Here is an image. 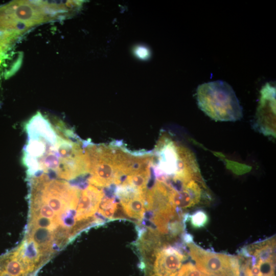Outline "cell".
Listing matches in <instances>:
<instances>
[{"mask_svg": "<svg viewBox=\"0 0 276 276\" xmlns=\"http://www.w3.org/2000/svg\"><path fill=\"white\" fill-rule=\"evenodd\" d=\"M199 108L216 121L240 120L242 107L232 87L227 82L217 80L200 84L196 89Z\"/></svg>", "mask_w": 276, "mask_h": 276, "instance_id": "6da1fadb", "label": "cell"}, {"mask_svg": "<svg viewBox=\"0 0 276 276\" xmlns=\"http://www.w3.org/2000/svg\"><path fill=\"white\" fill-rule=\"evenodd\" d=\"M54 18L39 1H14L0 6V31L22 34L32 27Z\"/></svg>", "mask_w": 276, "mask_h": 276, "instance_id": "7a4b0ae2", "label": "cell"}, {"mask_svg": "<svg viewBox=\"0 0 276 276\" xmlns=\"http://www.w3.org/2000/svg\"><path fill=\"white\" fill-rule=\"evenodd\" d=\"M89 160V182L96 187L119 185L115 149L87 143L85 146Z\"/></svg>", "mask_w": 276, "mask_h": 276, "instance_id": "3957f363", "label": "cell"}, {"mask_svg": "<svg viewBox=\"0 0 276 276\" xmlns=\"http://www.w3.org/2000/svg\"><path fill=\"white\" fill-rule=\"evenodd\" d=\"M189 255L201 272L210 276H240L237 257L203 249L193 243L187 244Z\"/></svg>", "mask_w": 276, "mask_h": 276, "instance_id": "277c9868", "label": "cell"}, {"mask_svg": "<svg viewBox=\"0 0 276 276\" xmlns=\"http://www.w3.org/2000/svg\"><path fill=\"white\" fill-rule=\"evenodd\" d=\"M252 127L266 136L275 137V87L269 83L261 88Z\"/></svg>", "mask_w": 276, "mask_h": 276, "instance_id": "5b68a950", "label": "cell"}, {"mask_svg": "<svg viewBox=\"0 0 276 276\" xmlns=\"http://www.w3.org/2000/svg\"><path fill=\"white\" fill-rule=\"evenodd\" d=\"M186 256L179 247H164L145 263H142L143 269L146 268V276H176Z\"/></svg>", "mask_w": 276, "mask_h": 276, "instance_id": "8992f818", "label": "cell"}, {"mask_svg": "<svg viewBox=\"0 0 276 276\" xmlns=\"http://www.w3.org/2000/svg\"><path fill=\"white\" fill-rule=\"evenodd\" d=\"M150 177V167L128 175L120 185H126L140 191L146 190Z\"/></svg>", "mask_w": 276, "mask_h": 276, "instance_id": "52a82bcc", "label": "cell"}, {"mask_svg": "<svg viewBox=\"0 0 276 276\" xmlns=\"http://www.w3.org/2000/svg\"><path fill=\"white\" fill-rule=\"evenodd\" d=\"M254 256L258 262H264L274 259L275 240L273 238L262 242L255 245Z\"/></svg>", "mask_w": 276, "mask_h": 276, "instance_id": "ba28073f", "label": "cell"}, {"mask_svg": "<svg viewBox=\"0 0 276 276\" xmlns=\"http://www.w3.org/2000/svg\"><path fill=\"white\" fill-rule=\"evenodd\" d=\"M118 209V203L113 198H103L99 208V213L106 219H112Z\"/></svg>", "mask_w": 276, "mask_h": 276, "instance_id": "9c48e42d", "label": "cell"}, {"mask_svg": "<svg viewBox=\"0 0 276 276\" xmlns=\"http://www.w3.org/2000/svg\"><path fill=\"white\" fill-rule=\"evenodd\" d=\"M191 225L194 228H201L205 227L209 223V217L208 214L202 210H198L189 216Z\"/></svg>", "mask_w": 276, "mask_h": 276, "instance_id": "30bf717a", "label": "cell"}, {"mask_svg": "<svg viewBox=\"0 0 276 276\" xmlns=\"http://www.w3.org/2000/svg\"><path fill=\"white\" fill-rule=\"evenodd\" d=\"M177 276H207L197 269L191 263H188L181 267Z\"/></svg>", "mask_w": 276, "mask_h": 276, "instance_id": "8fae6325", "label": "cell"}, {"mask_svg": "<svg viewBox=\"0 0 276 276\" xmlns=\"http://www.w3.org/2000/svg\"><path fill=\"white\" fill-rule=\"evenodd\" d=\"M260 268L259 276H273L274 270V259L257 263Z\"/></svg>", "mask_w": 276, "mask_h": 276, "instance_id": "7c38bea8", "label": "cell"}, {"mask_svg": "<svg viewBox=\"0 0 276 276\" xmlns=\"http://www.w3.org/2000/svg\"><path fill=\"white\" fill-rule=\"evenodd\" d=\"M133 52L137 59L142 60L148 59L151 55L149 48L144 45L135 46L133 50Z\"/></svg>", "mask_w": 276, "mask_h": 276, "instance_id": "4fadbf2b", "label": "cell"}, {"mask_svg": "<svg viewBox=\"0 0 276 276\" xmlns=\"http://www.w3.org/2000/svg\"><path fill=\"white\" fill-rule=\"evenodd\" d=\"M250 272L252 274L257 275L259 276L260 275V268L258 264L252 266L251 268H250Z\"/></svg>", "mask_w": 276, "mask_h": 276, "instance_id": "5bb4252c", "label": "cell"}, {"mask_svg": "<svg viewBox=\"0 0 276 276\" xmlns=\"http://www.w3.org/2000/svg\"><path fill=\"white\" fill-rule=\"evenodd\" d=\"M183 239L184 241L187 244L193 243V237L189 234H188V233L185 234L183 235Z\"/></svg>", "mask_w": 276, "mask_h": 276, "instance_id": "9a60e30c", "label": "cell"}]
</instances>
